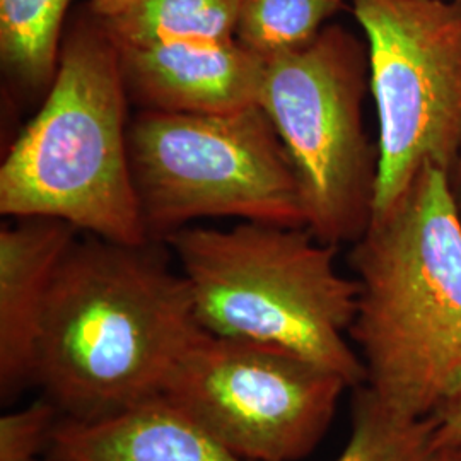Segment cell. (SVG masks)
I'll return each mask as SVG.
<instances>
[{
  "label": "cell",
  "mask_w": 461,
  "mask_h": 461,
  "mask_svg": "<svg viewBox=\"0 0 461 461\" xmlns=\"http://www.w3.org/2000/svg\"><path fill=\"white\" fill-rule=\"evenodd\" d=\"M203 333L163 241L76 240L50 287L33 383L66 419L110 417L163 395Z\"/></svg>",
  "instance_id": "6da1fadb"
},
{
  "label": "cell",
  "mask_w": 461,
  "mask_h": 461,
  "mask_svg": "<svg viewBox=\"0 0 461 461\" xmlns=\"http://www.w3.org/2000/svg\"><path fill=\"white\" fill-rule=\"evenodd\" d=\"M350 337L367 390L396 417L436 412L461 383V215L451 176L424 165L352 245Z\"/></svg>",
  "instance_id": "7a4b0ae2"
},
{
  "label": "cell",
  "mask_w": 461,
  "mask_h": 461,
  "mask_svg": "<svg viewBox=\"0 0 461 461\" xmlns=\"http://www.w3.org/2000/svg\"><path fill=\"white\" fill-rule=\"evenodd\" d=\"M129 103L115 40L89 9L64 33L49 95L0 166V212L120 245L152 241L133 185Z\"/></svg>",
  "instance_id": "3957f363"
},
{
  "label": "cell",
  "mask_w": 461,
  "mask_h": 461,
  "mask_svg": "<svg viewBox=\"0 0 461 461\" xmlns=\"http://www.w3.org/2000/svg\"><path fill=\"white\" fill-rule=\"evenodd\" d=\"M165 243L207 333L285 350L339 375L348 388L366 384L363 359L347 342L359 282L339 272V247L306 228L262 222L188 226Z\"/></svg>",
  "instance_id": "277c9868"
},
{
  "label": "cell",
  "mask_w": 461,
  "mask_h": 461,
  "mask_svg": "<svg viewBox=\"0 0 461 461\" xmlns=\"http://www.w3.org/2000/svg\"><path fill=\"white\" fill-rule=\"evenodd\" d=\"M129 156L152 241L221 217L306 228L294 166L260 104L212 115L140 110Z\"/></svg>",
  "instance_id": "5b68a950"
},
{
  "label": "cell",
  "mask_w": 461,
  "mask_h": 461,
  "mask_svg": "<svg viewBox=\"0 0 461 461\" xmlns=\"http://www.w3.org/2000/svg\"><path fill=\"white\" fill-rule=\"evenodd\" d=\"M367 47L340 24L267 60L260 101L296 171L306 230L354 245L371 224L379 150L364 127Z\"/></svg>",
  "instance_id": "8992f818"
},
{
  "label": "cell",
  "mask_w": 461,
  "mask_h": 461,
  "mask_svg": "<svg viewBox=\"0 0 461 461\" xmlns=\"http://www.w3.org/2000/svg\"><path fill=\"white\" fill-rule=\"evenodd\" d=\"M378 115L373 217L424 165L449 176L461 150V0H352Z\"/></svg>",
  "instance_id": "52a82bcc"
},
{
  "label": "cell",
  "mask_w": 461,
  "mask_h": 461,
  "mask_svg": "<svg viewBox=\"0 0 461 461\" xmlns=\"http://www.w3.org/2000/svg\"><path fill=\"white\" fill-rule=\"evenodd\" d=\"M344 379L274 347L203 333L166 381V400L248 461H297L337 412Z\"/></svg>",
  "instance_id": "ba28073f"
},
{
  "label": "cell",
  "mask_w": 461,
  "mask_h": 461,
  "mask_svg": "<svg viewBox=\"0 0 461 461\" xmlns=\"http://www.w3.org/2000/svg\"><path fill=\"white\" fill-rule=\"evenodd\" d=\"M116 47L129 99L144 112L212 115L260 101L267 60L236 38Z\"/></svg>",
  "instance_id": "9c48e42d"
},
{
  "label": "cell",
  "mask_w": 461,
  "mask_h": 461,
  "mask_svg": "<svg viewBox=\"0 0 461 461\" xmlns=\"http://www.w3.org/2000/svg\"><path fill=\"white\" fill-rule=\"evenodd\" d=\"M77 230L57 219H17L0 230V395L33 383L36 354L55 272Z\"/></svg>",
  "instance_id": "30bf717a"
},
{
  "label": "cell",
  "mask_w": 461,
  "mask_h": 461,
  "mask_svg": "<svg viewBox=\"0 0 461 461\" xmlns=\"http://www.w3.org/2000/svg\"><path fill=\"white\" fill-rule=\"evenodd\" d=\"M49 460L248 461L215 443L165 396L95 420L62 417Z\"/></svg>",
  "instance_id": "8fae6325"
},
{
  "label": "cell",
  "mask_w": 461,
  "mask_h": 461,
  "mask_svg": "<svg viewBox=\"0 0 461 461\" xmlns=\"http://www.w3.org/2000/svg\"><path fill=\"white\" fill-rule=\"evenodd\" d=\"M243 0H139L125 13L101 19L118 45L226 41L236 38Z\"/></svg>",
  "instance_id": "7c38bea8"
},
{
  "label": "cell",
  "mask_w": 461,
  "mask_h": 461,
  "mask_svg": "<svg viewBox=\"0 0 461 461\" xmlns=\"http://www.w3.org/2000/svg\"><path fill=\"white\" fill-rule=\"evenodd\" d=\"M72 0H0V59L28 89H49L55 77Z\"/></svg>",
  "instance_id": "4fadbf2b"
},
{
  "label": "cell",
  "mask_w": 461,
  "mask_h": 461,
  "mask_svg": "<svg viewBox=\"0 0 461 461\" xmlns=\"http://www.w3.org/2000/svg\"><path fill=\"white\" fill-rule=\"evenodd\" d=\"M434 415L402 419L388 412L367 386L356 388L352 434L335 461H438Z\"/></svg>",
  "instance_id": "5bb4252c"
},
{
  "label": "cell",
  "mask_w": 461,
  "mask_h": 461,
  "mask_svg": "<svg viewBox=\"0 0 461 461\" xmlns=\"http://www.w3.org/2000/svg\"><path fill=\"white\" fill-rule=\"evenodd\" d=\"M344 0H243L236 40L265 60L313 41Z\"/></svg>",
  "instance_id": "9a60e30c"
},
{
  "label": "cell",
  "mask_w": 461,
  "mask_h": 461,
  "mask_svg": "<svg viewBox=\"0 0 461 461\" xmlns=\"http://www.w3.org/2000/svg\"><path fill=\"white\" fill-rule=\"evenodd\" d=\"M62 413L47 396L16 412L0 417V461H38L49 453L53 430Z\"/></svg>",
  "instance_id": "2e32d148"
},
{
  "label": "cell",
  "mask_w": 461,
  "mask_h": 461,
  "mask_svg": "<svg viewBox=\"0 0 461 461\" xmlns=\"http://www.w3.org/2000/svg\"><path fill=\"white\" fill-rule=\"evenodd\" d=\"M436 429V447L439 451L456 449L461 446V383L456 390L447 396L445 403L432 413Z\"/></svg>",
  "instance_id": "e0dca14e"
},
{
  "label": "cell",
  "mask_w": 461,
  "mask_h": 461,
  "mask_svg": "<svg viewBox=\"0 0 461 461\" xmlns=\"http://www.w3.org/2000/svg\"><path fill=\"white\" fill-rule=\"evenodd\" d=\"M137 2L139 0H89V9L99 19H112L131 9Z\"/></svg>",
  "instance_id": "ac0fdd59"
},
{
  "label": "cell",
  "mask_w": 461,
  "mask_h": 461,
  "mask_svg": "<svg viewBox=\"0 0 461 461\" xmlns=\"http://www.w3.org/2000/svg\"><path fill=\"white\" fill-rule=\"evenodd\" d=\"M451 186H453V194H455V200H456V205H458L461 215V150L460 156L456 159V165H455L453 173H451Z\"/></svg>",
  "instance_id": "d6986e66"
},
{
  "label": "cell",
  "mask_w": 461,
  "mask_h": 461,
  "mask_svg": "<svg viewBox=\"0 0 461 461\" xmlns=\"http://www.w3.org/2000/svg\"><path fill=\"white\" fill-rule=\"evenodd\" d=\"M438 461H461V451L460 449H445L441 451Z\"/></svg>",
  "instance_id": "ffe728a7"
},
{
  "label": "cell",
  "mask_w": 461,
  "mask_h": 461,
  "mask_svg": "<svg viewBox=\"0 0 461 461\" xmlns=\"http://www.w3.org/2000/svg\"><path fill=\"white\" fill-rule=\"evenodd\" d=\"M460 451H461V446H460Z\"/></svg>",
  "instance_id": "44dd1931"
},
{
  "label": "cell",
  "mask_w": 461,
  "mask_h": 461,
  "mask_svg": "<svg viewBox=\"0 0 461 461\" xmlns=\"http://www.w3.org/2000/svg\"><path fill=\"white\" fill-rule=\"evenodd\" d=\"M50 461V460H49Z\"/></svg>",
  "instance_id": "7402d4cb"
}]
</instances>
